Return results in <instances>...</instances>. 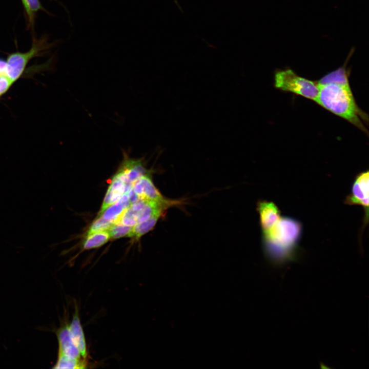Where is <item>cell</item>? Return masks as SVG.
Returning <instances> with one entry per match:
<instances>
[{
    "label": "cell",
    "mask_w": 369,
    "mask_h": 369,
    "mask_svg": "<svg viewBox=\"0 0 369 369\" xmlns=\"http://www.w3.org/2000/svg\"><path fill=\"white\" fill-rule=\"evenodd\" d=\"M302 225L296 219L281 217L268 231L263 233V245L268 260L275 266L294 261L298 255Z\"/></svg>",
    "instance_id": "obj_1"
},
{
    "label": "cell",
    "mask_w": 369,
    "mask_h": 369,
    "mask_svg": "<svg viewBox=\"0 0 369 369\" xmlns=\"http://www.w3.org/2000/svg\"><path fill=\"white\" fill-rule=\"evenodd\" d=\"M315 102L367 133L363 122H367L368 116L357 105L351 87L336 84H319V93Z\"/></svg>",
    "instance_id": "obj_2"
},
{
    "label": "cell",
    "mask_w": 369,
    "mask_h": 369,
    "mask_svg": "<svg viewBox=\"0 0 369 369\" xmlns=\"http://www.w3.org/2000/svg\"><path fill=\"white\" fill-rule=\"evenodd\" d=\"M274 87L316 101L319 93L318 82L298 75L292 69H279L274 74Z\"/></svg>",
    "instance_id": "obj_3"
},
{
    "label": "cell",
    "mask_w": 369,
    "mask_h": 369,
    "mask_svg": "<svg viewBox=\"0 0 369 369\" xmlns=\"http://www.w3.org/2000/svg\"><path fill=\"white\" fill-rule=\"evenodd\" d=\"M47 45L44 40H36L33 42L29 51L9 54L6 60V73L7 75L13 82L16 81L23 73L29 60L40 54Z\"/></svg>",
    "instance_id": "obj_4"
},
{
    "label": "cell",
    "mask_w": 369,
    "mask_h": 369,
    "mask_svg": "<svg viewBox=\"0 0 369 369\" xmlns=\"http://www.w3.org/2000/svg\"><path fill=\"white\" fill-rule=\"evenodd\" d=\"M368 173L367 170L357 174L352 184L351 192L344 200L345 204L362 207L364 210L363 226L368 221Z\"/></svg>",
    "instance_id": "obj_5"
},
{
    "label": "cell",
    "mask_w": 369,
    "mask_h": 369,
    "mask_svg": "<svg viewBox=\"0 0 369 369\" xmlns=\"http://www.w3.org/2000/svg\"><path fill=\"white\" fill-rule=\"evenodd\" d=\"M132 189L140 199L158 202L169 208L180 206L183 202L180 200H170L165 198L153 183L150 174H147L132 184Z\"/></svg>",
    "instance_id": "obj_6"
},
{
    "label": "cell",
    "mask_w": 369,
    "mask_h": 369,
    "mask_svg": "<svg viewBox=\"0 0 369 369\" xmlns=\"http://www.w3.org/2000/svg\"><path fill=\"white\" fill-rule=\"evenodd\" d=\"M117 172L125 182L131 184L149 173L145 167L142 160L130 158L127 154L124 155L123 161Z\"/></svg>",
    "instance_id": "obj_7"
},
{
    "label": "cell",
    "mask_w": 369,
    "mask_h": 369,
    "mask_svg": "<svg viewBox=\"0 0 369 369\" xmlns=\"http://www.w3.org/2000/svg\"><path fill=\"white\" fill-rule=\"evenodd\" d=\"M257 210L262 233L269 230L281 217L278 207L272 201L258 202Z\"/></svg>",
    "instance_id": "obj_8"
},
{
    "label": "cell",
    "mask_w": 369,
    "mask_h": 369,
    "mask_svg": "<svg viewBox=\"0 0 369 369\" xmlns=\"http://www.w3.org/2000/svg\"><path fill=\"white\" fill-rule=\"evenodd\" d=\"M132 188V184L125 182L117 172L111 180L99 214L116 201L124 193L128 192Z\"/></svg>",
    "instance_id": "obj_9"
},
{
    "label": "cell",
    "mask_w": 369,
    "mask_h": 369,
    "mask_svg": "<svg viewBox=\"0 0 369 369\" xmlns=\"http://www.w3.org/2000/svg\"><path fill=\"white\" fill-rule=\"evenodd\" d=\"M59 349L58 352L73 359H81L80 352L71 336L69 325H62L56 332Z\"/></svg>",
    "instance_id": "obj_10"
},
{
    "label": "cell",
    "mask_w": 369,
    "mask_h": 369,
    "mask_svg": "<svg viewBox=\"0 0 369 369\" xmlns=\"http://www.w3.org/2000/svg\"><path fill=\"white\" fill-rule=\"evenodd\" d=\"M73 339L84 359L87 357V347L83 329L80 321L78 310L76 306L72 320L69 325Z\"/></svg>",
    "instance_id": "obj_11"
},
{
    "label": "cell",
    "mask_w": 369,
    "mask_h": 369,
    "mask_svg": "<svg viewBox=\"0 0 369 369\" xmlns=\"http://www.w3.org/2000/svg\"><path fill=\"white\" fill-rule=\"evenodd\" d=\"M354 50V48L351 50L345 62L341 67L324 75L317 81L318 84H336L350 87L348 79L349 70L346 68V64Z\"/></svg>",
    "instance_id": "obj_12"
},
{
    "label": "cell",
    "mask_w": 369,
    "mask_h": 369,
    "mask_svg": "<svg viewBox=\"0 0 369 369\" xmlns=\"http://www.w3.org/2000/svg\"><path fill=\"white\" fill-rule=\"evenodd\" d=\"M130 204L128 192H126L116 201L107 208L102 212L98 214V216L115 223Z\"/></svg>",
    "instance_id": "obj_13"
},
{
    "label": "cell",
    "mask_w": 369,
    "mask_h": 369,
    "mask_svg": "<svg viewBox=\"0 0 369 369\" xmlns=\"http://www.w3.org/2000/svg\"><path fill=\"white\" fill-rule=\"evenodd\" d=\"M147 200L140 199L137 201L132 203L122 213L115 223L133 227L138 222L140 213L147 202Z\"/></svg>",
    "instance_id": "obj_14"
},
{
    "label": "cell",
    "mask_w": 369,
    "mask_h": 369,
    "mask_svg": "<svg viewBox=\"0 0 369 369\" xmlns=\"http://www.w3.org/2000/svg\"><path fill=\"white\" fill-rule=\"evenodd\" d=\"M163 212H158L150 218L134 225L128 237L139 238L151 230L155 226Z\"/></svg>",
    "instance_id": "obj_15"
},
{
    "label": "cell",
    "mask_w": 369,
    "mask_h": 369,
    "mask_svg": "<svg viewBox=\"0 0 369 369\" xmlns=\"http://www.w3.org/2000/svg\"><path fill=\"white\" fill-rule=\"evenodd\" d=\"M110 239L108 231H101L87 235V237L83 243L84 250H90L99 248Z\"/></svg>",
    "instance_id": "obj_16"
},
{
    "label": "cell",
    "mask_w": 369,
    "mask_h": 369,
    "mask_svg": "<svg viewBox=\"0 0 369 369\" xmlns=\"http://www.w3.org/2000/svg\"><path fill=\"white\" fill-rule=\"evenodd\" d=\"M85 359H75L69 358L58 352L57 361L53 368H84L86 367Z\"/></svg>",
    "instance_id": "obj_17"
},
{
    "label": "cell",
    "mask_w": 369,
    "mask_h": 369,
    "mask_svg": "<svg viewBox=\"0 0 369 369\" xmlns=\"http://www.w3.org/2000/svg\"><path fill=\"white\" fill-rule=\"evenodd\" d=\"M22 2L29 22L32 25L35 14L43 8L39 0H22Z\"/></svg>",
    "instance_id": "obj_18"
},
{
    "label": "cell",
    "mask_w": 369,
    "mask_h": 369,
    "mask_svg": "<svg viewBox=\"0 0 369 369\" xmlns=\"http://www.w3.org/2000/svg\"><path fill=\"white\" fill-rule=\"evenodd\" d=\"M6 61L0 58V96L7 91L14 83L6 73Z\"/></svg>",
    "instance_id": "obj_19"
},
{
    "label": "cell",
    "mask_w": 369,
    "mask_h": 369,
    "mask_svg": "<svg viewBox=\"0 0 369 369\" xmlns=\"http://www.w3.org/2000/svg\"><path fill=\"white\" fill-rule=\"evenodd\" d=\"M114 223V222L106 220L101 216H98L91 224L87 235L95 232L107 231Z\"/></svg>",
    "instance_id": "obj_20"
},
{
    "label": "cell",
    "mask_w": 369,
    "mask_h": 369,
    "mask_svg": "<svg viewBox=\"0 0 369 369\" xmlns=\"http://www.w3.org/2000/svg\"><path fill=\"white\" fill-rule=\"evenodd\" d=\"M133 227L115 223L108 230L110 238L117 239L127 236L132 230Z\"/></svg>",
    "instance_id": "obj_21"
},
{
    "label": "cell",
    "mask_w": 369,
    "mask_h": 369,
    "mask_svg": "<svg viewBox=\"0 0 369 369\" xmlns=\"http://www.w3.org/2000/svg\"><path fill=\"white\" fill-rule=\"evenodd\" d=\"M128 194L129 200L131 204L137 201L140 199L135 193L132 188L128 192Z\"/></svg>",
    "instance_id": "obj_22"
}]
</instances>
